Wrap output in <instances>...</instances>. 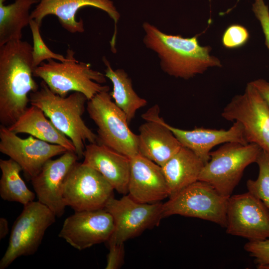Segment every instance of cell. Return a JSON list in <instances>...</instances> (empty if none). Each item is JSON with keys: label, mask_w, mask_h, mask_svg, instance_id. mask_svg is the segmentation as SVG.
<instances>
[{"label": "cell", "mask_w": 269, "mask_h": 269, "mask_svg": "<svg viewBox=\"0 0 269 269\" xmlns=\"http://www.w3.org/2000/svg\"><path fill=\"white\" fill-rule=\"evenodd\" d=\"M32 46L22 40L0 46V123L8 127L28 108L29 94L39 88L33 79Z\"/></svg>", "instance_id": "6da1fadb"}, {"label": "cell", "mask_w": 269, "mask_h": 269, "mask_svg": "<svg viewBox=\"0 0 269 269\" xmlns=\"http://www.w3.org/2000/svg\"><path fill=\"white\" fill-rule=\"evenodd\" d=\"M143 41L160 59L161 69L170 76L188 79L208 68L221 67L218 58L210 54L209 46H201L198 35L191 37L167 34L145 22Z\"/></svg>", "instance_id": "7a4b0ae2"}, {"label": "cell", "mask_w": 269, "mask_h": 269, "mask_svg": "<svg viewBox=\"0 0 269 269\" xmlns=\"http://www.w3.org/2000/svg\"><path fill=\"white\" fill-rule=\"evenodd\" d=\"M30 105L40 108L55 127L72 141L75 152L83 157L85 142L96 143L97 135L83 120L88 100L82 93L73 92L66 97L54 93L41 81L38 90L30 93Z\"/></svg>", "instance_id": "3957f363"}, {"label": "cell", "mask_w": 269, "mask_h": 269, "mask_svg": "<svg viewBox=\"0 0 269 269\" xmlns=\"http://www.w3.org/2000/svg\"><path fill=\"white\" fill-rule=\"evenodd\" d=\"M68 60L65 62L48 59L43 62L33 71V76L40 78L54 93L61 97L68 96L69 92H80L88 100L97 94L109 91L105 74L94 70L91 64L78 61L75 52L71 49L66 51Z\"/></svg>", "instance_id": "277c9868"}, {"label": "cell", "mask_w": 269, "mask_h": 269, "mask_svg": "<svg viewBox=\"0 0 269 269\" xmlns=\"http://www.w3.org/2000/svg\"><path fill=\"white\" fill-rule=\"evenodd\" d=\"M261 149L253 143H225L210 152V159L204 164L198 180L208 183L221 195L229 197L239 184L245 168L256 162Z\"/></svg>", "instance_id": "5b68a950"}, {"label": "cell", "mask_w": 269, "mask_h": 269, "mask_svg": "<svg viewBox=\"0 0 269 269\" xmlns=\"http://www.w3.org/2000/svg\"><path fill=\"white\" fill-rule=\"evenodd\" d=\"M89 116L97 127V142L129 157L138 153V136L129 127L125 114L109 91L97 94L87 102Z\"/></svg>", "instance_id": "8992f818"}, {"label": "cell", "mask_w": 269, "mask_h": 269, "mask_svg": "<svg viewBox=\"0 0 269 269\" xmlns=\"http://www.w3.org/2000/svg\"><path fill=\"white\" fill-rule=\"evenodd\" d=\"M11 231L8 245L0 261V269L7 268L17 258L34 254L46 230L55 221V215L38 201L23 206Z\"/></svg>", "instance_id": "52a82bcc"}, {"label": "cell", "mask_w": 269, "mask_h": 269, "mask_svg": "<svg viewBox=\"0 0 269 269\" xmlns=\"http://www.w3.org/2000/svg\"><path fill=\"white\" fill-rule=\"evenodd\" d=\"M229 197L208 183L198 180L163 203V218L174 215L194 217L226 226Z\"/></svg>", "instance_id": "ba28073f"}, {"label": "cell", "mask_w": 269, "mask_h": 269, "mask_svg": "<svg viewBox=\"0 0 269 269\" xmlns=\"http://www.w3.org/2000/svg\"><path fill=\"white\" fill-rule=\"evenodd\" d=\"M221 116L240 123L248 142L269 153V108L251 82L243 94L234 96L225 107Z\"/></svg>", "instance_id": "9c48e42d"}, {"label": "cell", "mask_w": 269, "mask_h": 269, "mask_svg": "<svg viewBox=\"0 0 269 269\" xmlns=\"http://www.w3.org/2000/svg\"><path fill=\"white\" fill-rule=\"evenodd\" d=\"M163 203H142L129 194L119 199L112 197L104 209L112 215L114 229L108 244H124L146 229L158 226L163 218Z\"/></svg>", "instance_id": "30bf717a"}, {"label": "cell", "mask_w": 269, "mask_h": 269, "mask_svg": "<svg viewBox=\"0 0 269 269\" xmlns=\"http://www.w3.org/2000/svg\"><path fill=\"white\" fill-rule=\"evenodd\" d=\"M114 190L100 172L77 162L64 183V201L75 212L103 209L113 197Z\"/></svg>", "instance_id": "8fae6325"}, {"label": "cell", "mask_w": 269, "mask_h": 269, "mask_svg": "<svg viewBox=\"0 0 269 269\" xmlns=\"http://www.w3.org/2000/svg\"><path fill=\"white\" fill-rule=\"evenodd\" d=\"M226 233L249 241L269 238V210L249 192L231 195L228 200Z\"/></svg>", "instance_id": "7c38bea8"}, {"label": "cell", "mask_w": 269, "mask_h": 269, "mask_svg": "<svg viewBox=\"0 0 269 269\" xmlns=\"http://www.w3.org/2000/svg\"><path fill=\"white\" fill-rule=\"evenodd\" d=\"M17 134L0 125V151L16 162L30 180L39 173L48 160L68 150L62 146L32 135L22 138Z\"/></svg>", "instance_id": "4fadbf2b"}, {"label": "cell", "mask_w": 269, "mask_h": 269, "mask_svg": "<svg viewBox=\"0 0 269 269\" xmlns=\"http://www.w3.org/2000/svg\"><path fill=\"white\" fill-rule=\"evenodd\" d=\"M114 229L113 218L105 209L75 212L64 220L58 237L81 251L108 242Z\"/></svg>", "instance_id": "5bb4252c"}, {"label": "cell", "mask_w": 269, "mask_h": 269, "mask_svg": "<svg viewBox=\"0 0 269 269\" xmlns=\"http://www.w3.org/2000/svg\"><path fill=\"white\" fill-rule=\"evenodd\" d=\"M79 158L75 151L67 150L57 159L48 160L31 179L38 201L56 217L64 213L66 207L63 199L64 183Z\"/></svg>", "instance_id": "9a60e30c"}, {"label": "cell", "mask_w": 269, "mask_h": 269, "mask_svg": "<svg viewBox=\"0 0 269 269\" xmlns=\"http://www.w3.org/2000/svg\"><path fill=\"white\" fill-rule=\"evenodd\" d=\"M85 6H93L103 10L114 20V32L110 43L111 51H116L117 24L120 16L111 0H39L30 12V17L41 26L46 16L54 15L57 17L61 26L67 31L71 33H82L85 30L83 20H77L76 14L81 8Z\"/></svg>", "instance_id": "2e32d148"}, {"label": "cell", "mask_w": 269, "mask_h": 269, "mask_svg": "<svg viewBox=\"0 0 269 269\" xmlns=\"http://www.w3.org/2000/svg\"><path fill=\"white\" fill-rule=\"evenodd\" d=\"M155 105L141 115L145 121L139 128L138 153L160 166L177 153L182 145L159 116Z\"/></svg>", "instance_id": "e0dca14e"}, {"label": "cell", "mask_w": 269, "mask_h": 269, "mask_svg": "<svg viewBox=\"0 0 269 269\" xmlns=\"http://www.w3.org/2000/svg\"><path fill=\"white\" fill-rule=\"evenodd\" d=\"M129 195L142 203L160 202L169 196L160 166L139 153L130 157Z\"/></svg>", "instance_id": "ac0fdd59"}, {"label": "cell", "mask_w": 269, "mask_h": 269, "mask_svg": "<svg viewBox=\"0 0 269 269\" xmlns=\"http://www.w3.org/2000/svg\"><path fill=\"white\" fill-rule=\"evenodd\" d=\"M182 146L188 148L206 164L210 159V152L215 146L229 142L243 144L249 143L245 136L242 124L234 122L228 130L209 129L195 128L192 130H184L173 127L166 123Z\"/></svg>", "instance_id": "d6986e66"}, {"label": "cell", "mask_w": 269, "mask_h": 269, "mask_svg": "<svg viewBox=\"0 0 269 269\" xmlns=\"http://www.w3.org/2000/svg\"><path fill=\"white\" fill-rule=\"evenodd\" d=\"M83 163L100 172L118 193H128L130 158L105 145L85 146Z\"/></svg>", "instance_id": "ffe728a7"}, {"label": "cell", "mask_w": 269, "mask_h": 269, "mask_svg": "<svg viewBox=\"0 0 269 269\" xmlns=\"http://www.w3.org/2000/svg\"><path fill=\"white\" fill-rule=\"evenodd\" d=\"M7 128L16 134H28L75 152V147L70 139L57 129L51 121L47 119L43 111L36 106L31 105L14 123Z\"/></svg>", "instance_id": "44dd1931"}, {"label": "cell", "mask_w": 269, "mask_h": 269, "mask_svg": "<svg viewBox=\"0 0 269 269\" xmlns=\"http://www.w3.org/2000/svg\"><path fill=\"white\" fill-rule=\"evenodd\" d=\"M204 164L192 151L182 146L161 166L168 186L169 198L198 181Z\"/></svg>", "instance_id": "7402d4cb"}, {"label": "cell", "mask_w": 269, "mask_h": 269, "mask_svg": "<svg viewBox=\"0 0 269 269\" xmlns=\"http://www.w3.org/2000/svg\"><path fill=\"white\" fill-rule=\"evenodd\" d=\"M102 60L106 66L105 75L113 84L110 95L116 105L125 114L129 124L136 111L146 106L147 102L136 93L131 79L123 69L114 70L105 57H103Z\"/></svg>", "instance_id": "603a6c76"}, {"label": "cell", "mask_w": 269, "mask_h": 269, "mask_svg": "<svg viewBox=\"0 0 269 269\" xmlns=\"http://www.w3.org/2000/svg\"><path fill=\"white\" fill-rule=\"evenodd\" d=\"M39 0H15L7 5L0 1V46L12 40H21L22 30L31 20L30 9Z\"/></svg>", "instance_id": "cb8c5ba5"}, {"label": "cell", "mask_w": 269, "mask_h": 269, "mask_svg": "<svg viewBox=\"0 0 269 269\" xmlns=\"http://www.w3.org/2000/svg\"><path fill=\"white\" fill-rule=\"evenodd\" d=\"M0 196L3 200L18 202L23 206L34 201L35 194L21 177L22 169L16 162L10 158L0 159Z\"/></svg>", "instance_id": "d4e9b609"}, {"label": "cell", "mask_w": 269, "mask_h": 269, "mask_svg": "<svg viewBox=\"0 0 269 269\" xmlns=\"http://www.w3.org/2000/svg\"><path fill=\"white\" fill-rule=\"evenodd\" d=\"M256 163L259 174L255 180L249 179L246 183L248 192L260 199L269 210V153L261 149Z\"/></svg>", "instance_id": "484cf974"}, {"label": "cell", "mask_w": 269, "mask_h": 269, "mask_svg": "<svg viewBox=\"0 0 269 269\" xmlns=\"http://www.w3.org/2000/svg\"><path fill=\"white\" fill-rule=\"evenodd\" d=\"M32 36V63L34 69L39 66L44 60L54 59L61 62L68 60L67 56L52 51L46 45L40 33V25L34 19H31L29 24Z\"/></svg>", "instance_id": "4316f807"}, {"label": "cell", "mask_w": 269, "mask_h": 269, "mask_svg": "<svg viewBox=\"0 0 269 269\" xmlns=\"http://www.w3.org/2000/svg\"><path fill=\"white\" fill-rule=\"evenodd\" d=\"M249 37V31L246 27L240 24H234L227 27L224 32L222 42L227 48H237L246 44Z\"/></svg>", "instance_id": "83f0119b"}, {"label": "cell", "mask_w": 269, "mask_h": 269, "mask_svg": "<svg viewBox=\"0 0 269 269\" xmlns=\"http://www.w3.org/2000/svg\"><path fill=\"white\" fill-rule=\"evenodd\" d=\"M245 250L253 257L257 268L269 265V238L263 240L248 241Z\"/></svg>", "instance_id": "f1b7e54d"}, {"label": "cell", "mask_w": 269, "mask_h": 269, "mask_svg": "<svg viewBox=\"0 0 269 269\" xmlns=\"http://www.w3.org/2000/svg\"><path fill=\"white\" fill-rule=\"evenodd\" d=\"M252 10L259 21L265 37V44L269 51V9L264 0H254Z\"/></svg>", "instance_id": "f546056e"}, {"label": "cell", "mask_w": 269, "mask_h": 269, "mask_svg": "<svg viewBox=\"0 0 269 269\" xmlns=\"http://www.w3.org/2000/svg\"><path fill=\"white\" fill-rule=\"evenodd\" d=\"M106 269H119L123 264L125 256L124 244H109Z\"/></svg>", "instance_id": "4dcf8cb0"}, {"label": "cell", "mask_w": 269, "mask_h": 269, "mask_svg": "<svg viewBox=\"0 0 269 269\" xmlns=\"http://www.w3.org/2000/svg\"><path fill=\"white\" fill-rule=\"evenodd\" d=\"M251 83L264 99L269 108V82L263 79H259Z\"/></svg>", "instance_id": "1f68e13d"}, {"label": "cell", "mask_w": 269, "mask_h": 269, "mask_svg": "<svg viewBox=\"0 0 269 269\" xmlns=\"http://www.w3.org/2000/svg\"><path fill=\"white\" fill-rule=\"evenodd\" d=\"M8 224L6 219L0 218V239H3L8 233Z\"/></svg>", "instance_id": "d6a6232c"}, {"label": "cell", "mask_w": 269, "mask_h": 269, "mask_svg": "<svg viewBox=\"0 0 269 269\" xmlns=\"http://www.w3.org/2000/svg\"><path fill=\"white\" fill-rule=\"evenodd\" d=\"M259 269H269V265L264 266L258 268Z\"/></svg>", "instance_id": "836d02e7"}, {"label": "cell", "mask_w": 269, "mask_h": 269, "mask_svg": "<svg viewBox=\"0 0 269 269\" xmlns=\"http://www.w3.org/2000/svg\"><path fill=\"white\" fill-rule=\"evenodd\" d=\"M6 0H0V1H2V2H4V1Z\"/></svg>", "instance_id": "e575fe53"}]
</instances>
